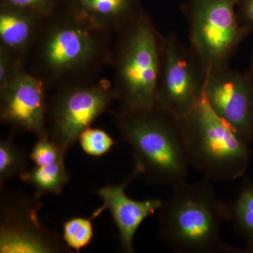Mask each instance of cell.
<instances>
[{
  "mask_svg": "<svg viewBox=\"0 0 253 253\" xmlns=\"http://www.w3.org/2000/svg\"><path fill=\"white\" fill-rule=\"evenodd\" d=\"M179 120L190 167L211 181H234L244 175L251 144L212 111L204 94Z\"/></svg>",
  "mask_w": 253,
  "mask_h": 253,
  "instance_id": "cell-5",
  "label": "cell"
},
{
  "mask_svg": "<svg viewBox=\"0 0 253 253\" xmlns=\"http://www.w3.org/2000/svg\"><path fill=\"white\" fill-rule=\"evenodd\" d=\"M14 131L0 141V186L28 170L29 154L20 149L14 142Z\"/></svg>",
  "mask_w": 253,
  "mask_h": 253,
  "instance_id": "cell-17",
  "label": "cell"
},
{
  "mask_svg": "<svg viewBox=\"0 0 253 253\" xmlns=\"http://www.w3.org/2000/svg\"><path fill=\"white\" fill-rule=\"evenodd\" d=\"M78 141L83 151L94 157L107 154L116 144V141L107 131L91 126L82 132Z\"/></svg>",
  "mask_w": 253,
  "mask_h": 253,
  "instance_id": "cell-19",
  "label": "cell"
},
{
  "mask_svg": "<svg viewBox=\"0 0 253 253\" xmlns=\"http://www.w3.org/2000/svg\"><path fill=\"white\" fill-rule=\"evenodd\" d=\"M136 177L135 174L131 172L120 184H111L100 188L97 194L102 205L91 216L94 219L106 210L109 211L118 229L121 249L126 253H134V240L136 231L145 219L154 215L164 203L158 198L143 201L130 199L126 194V187Z\"/></svg>",
  "mask_w": 253,
  "mask_h": 253,
  "instance_id": "cell-12",
  "label": "cell"
},
{
  "mask_svg": "<svg viewBox=\"0 0 253 253\" xmlns=\"http://www.w3.org/2000/svg\"><path fill=\"white\" fill-rule=\"evenodd\" d=\"M249 75L253 79V54L252 56V61H251V72H250Z\"/></svg>",
  "mask_w": 253,
  "mask_h": 253,
  "instance_id": "cell-24",
  "label": "cell"
},
{
  "mask_svg": "<svg viewBox=\"0 0 253 253\" xmlns=\"http://www.w3.org/2000/svg\"><path fill=\"white\" fill-rule=\"evenodd\" d=\"M113 115L121 139L132 151L136 177L156 185L186 181L190 165L179 118L158 104L144 111Z\"/></svg>",
  "mask_w": 253,
  "mask_h": 253,
  "instance_id": "cell-3",
  "label": "cell"
},
{
  "mask_svg": "<svg viewBox=\"0 0 253 253\" xmlns=\"http://www.w3.org/2000/svg\"><path fill=\"white\" fill-rule=\"evenodd\" d=\"M38 198L14 190L1 189L0 253L70 252L63 237L40 221L44 204Z\"/></svg>",
  "mask_w": 253,
  "mask_h": 253,
  "instance_id": "cell-8",
  "label": "cell"
},
{
  "mask_svg": "<svg viewBox=\"0 0 253 253\" xmlns=\"http://www.w3.org/2000/svg\"><path fill=\"white\" fill-rule=\"evenodd\" d=\"M2 6L29 9L44 16H49L57 9L56 0H2Z\"/></svg>",
  "mask_w": 253,
  "mask_h": 253,
  "instance_id": "cell-22",
  "label": "cell"
},
{
  "mask_svg": "<svg viewBox=\"0 0 253 253\" xmlns=\"http://www.w3.org/2000/svg\"><path fill=\"white\" fill-rule=\"evenodd\" d=\"M204 94L216 114L249 143L253 142V81L229 66L206 73Z\"/></svg>",
  "mask_w": 253,
  "mask_h": 253,
  "instance_id": "cell-10",
  "label": "cell"
},
{
  "mask_svg": "<svg viewBox=\"0 0 253 253\" xmlns=\"http://www.w3.org/2000/svg\"><path fill=\"white\" fill-rule=\"evenodd\" d=\"M162 38L145 13L115 35L110 65L120 112L156 106Z\"/></svg>",
  "mask_w": 253,
  "mask_h": 253,
  "instance_id": "cell-4",
  "label": "cell"
},
{
  "mask_svg": "<svg viewBox=\"0 0 253 253\" xmlns=\"http://www.w3.org/2000/svg\"><path fill=\"white\" fill-rule=\"evenodd\" d=\"M116 101L112 82L99 78L53 91L46 106V126L50 140L63 154Z\"/></svg>",
  "mask_w": 253,
  "mask_h": 253,
  "instance_id": "cell-7",
  "label": "cell"
},
{
  "mask_svg": "<svg viewBox=\"0 0 253 253\" xmlns=\"http://www.w3.org/2000/svg\"><path fill=\"white\" fill-rule=\"evenodd\" d=\"M252 79H253V78H252Z\"/></svg>",
  "mask_w": 253,
  "mask_h": 253,
  "instance_id": "cell-25",
  "label": "cell"
},
{
  "mask_svg": "<svg viewBox=\"0 0 253 253\" xmlns=\"http://www.w3.org/2000/svg\"><path fill=\"white\" fill-rule=\"evenodd\" d=\"M205 78L191 48L174 33L163 36L156 104L179 119L184 117L204 94Z\"/></svg>",
  "mask_w": 253,
  "mask_h": 253,
  "instance_id": "cell-9",
  "label": "cell"
},
{
  "mask_svg": "<svg viewBox=\"0 0 253 253\" xmlns=\"http://www.w3.org/2000/svg\"><path fill=\"white\" fill-rule=\"evenodd\" d=\"M65 156L66 155L61 152L49 137L40 138L29 154V159L34 162L36 166H42L56 162L60 158Z\"/></svg>",
  "mask_w": 253,
  "mask_h": 253,
  "instance_id": "cell-20",
  "label": "cell"
},
{
  "mask_svg": "<svg viewBox=\"0 0 253 253\" xmlns=\"http://www.w3.org/2000/svg\"><path fill=\"white\" fill-rule=\"evenodd\" d=\"M231 221L244 239L247 252L253 253V181L246 180L234 204L230 205Z\"/></svg>",
  "mask_w": 253,
  "mask_h": 253,
  "instance_id": "cell-16",
  "label": "cell"
},
{
  "mask_svg": "<svg viewBox=\"0 0 253 253\" xmlns=\"http://www.w3.org/2000/svg\"><path fill=\"white\" fill-rule=\"evenodd\" d=\"M28 71L27 65L9 53L0 49V87Z\"/></svg>",
  "mask_w": 253,
  "mask_h": 253,
  "instance_id": "cell-21",
  "label": "cell"
},
{
  "mask_svg": "<svg viewBox=\"0 0 253 253\" xmlns=\"http://www.w3.org/2000/svg\"><path fill=\"white\" fill-rule=\"evenodd\" d=\"M20 179L34 190L38 199L48 195H59L70 181L65 157L45 166H36L19 176Z\"/></svg>",
  "mask_w": 253,
  "mask_h": 253,
  "instance_id": "cell-15",
  "label": "cell"
},
{
  "mask_svg": "<svg viewBox=\"0 0 253 253\" xmlns=\"http://www.w3.org/2000/svg\"><path fill=\"white\" fill-rule=\"evenodd\" d=\"M39 78L26 71L0 87V121L14 132L49 137L46 126L47 91Z\"/></svg>",
  "mask_w": 253,
  "mask_h": 253,
  "instance_id": "cell-11",
  "label": "cell"
},
{
  "mask_svg": "<svg viewBox=\"0 0 253 253\" xmlns=\"http://www.w3.org/2000/svg\"><path fill=\"white\" fill-rule=\"evenodd\" d=\"M239 0H187L184 14L189 24L190 47L205 72L229 66L246 38L236 12Z\"/></svg>",
  "mask_w": 253,
  "mask_h": 253,
  "instance_id": "cell-6",
  "label": "cell"
},
{
  "mask_svg": "<svg viewBox=\"0 0 253 253\" xmlns=\"http://www.w3.org/2000/svg\"><path fill=\"white\" fill-rule=\"evenodd\" d=\"M236 12L241 27L249 35L253 31V0H239Z\"/></svg>",
  "mask_w": 253,
  "mask_h": 253,
  "instance_id": "cell-23",
  "label": "cell"
},
{
  "mask_svg": "<svg viewBox=\"0 0 253 253\" xmlns=\"http://www.w3.org/2000/svg\"><path fill=\"white\" fill-rule=\"evenodd\" d=\"M172 187L158 211L160 238L168 247L182 253L243 252L221 239L223 224L231 221L230 206L218 198L211 180Z\"/></svg>",
  "mask_w": 253,
  "mask_h": 253,
  "instance_id": "cell-2",
  "label": "cell"
},
{
  "mask_svg": "<svg viewBox=\"0 0 253 253\" xmlns=\"http://www.w3.org/2000/svg\"><path fill=\"white\" fill-rule=\"evenodd\" d=\"M114 36L67 9L46 16L27 63L49 91L99 79L110 65Z\"/></svg>",
  "mask_w": 253,
  "mask_h": 253,
  "instance_id": "cell-1",
  "label": "cell"
},
{
  "mask_svg": "<svg viewBox=\"0 0 253 253\" xmlns=\"http://www.w3.org/2000/svg\"><path fill=\"white\" fill-rule=\"evenodd\" d=\"M92 220L91 217H74L63 222L62 237L70 249L79 253L90 244L94 237Z\"/></svg>",
  "mask_w": 253,
  "mask_h": 253,
  "instance_id": "cell-18",
  "label": "cell"
},
{
  "mask_svg": "<svg viewBox=\"0 0 253 253\" xmlns=\"http://www.w3.org/2000/svg\"><path fill=\"white\" fill-rule=\"evenodd\" d=\"M65 9L112 36L144 13L139 0H67Z\"/></svg>",
  "mask_w": 253,
  "mask_h": 253,
  "instance_id": "cell-13",
  "label": "cell"
},
{
  "mask_svg": "<svg viewBox=\"0 0 253 253\" xmlns=\"http://www.w3.org/2000/svg\"><path fill=\"white\" fill-rule=\"evenodd\" d=\"M46 16L29 9L1 6L0 49L27 65L30 53Z\"/></svg>",
  "mask_w": 253,
  "mask_h": 253,
  "instance_id": "cell-14",
  "label": "cell"
}]
</instances>
